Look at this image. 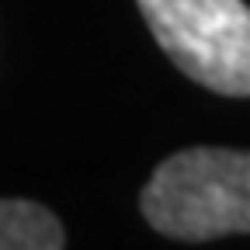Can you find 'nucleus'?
<instances>
[{"mask_svg": "<svg viewBox=\"0 0 250 250\" xmlns=\"http://www.w3.org/2000/svg\"><path fill=\"white\" fill-rule=\"evenodd\" d=\"M66 243L59 219L24 198H0V250H59Z\"/></svg>", "mask_w": 250, "mask_h": 250, "instance_id": "obj_3", "label": "nucleus"}, {"mask_svg": "<svg viewBox=\"0 0 250 250\" xmlns=\"http://www.w3.org/2000/svg\"><path fill=\"white\" fill-rule=\"evenodd\" d=\"M160 49L202 87L250 98V7L243 0H139Z\"/></svg>", "mask_w": 250, "mask_h": 250, "instance_id": "obj_2", "label": "nucleus"}, {"mask_svg": "<svg viewBox=\"0 0 250 250\" xmlns=\"http://www.w3.org/2000/svg\"><path fill=\"white\" fill-rule=\"evenodd\" d=\"M139 205L146 223L170 240L250 233V153L181 149L153 170Z\"/></svg>", "mask_w": 250, "mask_h": 250, "instance_id": "obj_1", "label": "nucleus"}]
</instances>
